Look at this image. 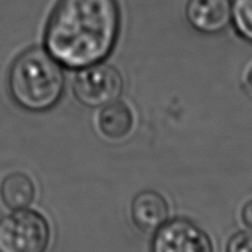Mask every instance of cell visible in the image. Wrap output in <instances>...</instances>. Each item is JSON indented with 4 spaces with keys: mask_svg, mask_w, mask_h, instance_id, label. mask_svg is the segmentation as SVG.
Returning a JSON list of instances; mask_svg holds the SVG:
<instances>
[{
    "mask_svg": "<svg viewBox=\"0 0 252 252\" xmlns=\"http://www.w3.org/2000/svg\"><path fill=\"white\" fill-rule=\"evenodd\" d=\"M120 30L118 0H57L44 31V46L63 68L80 70L112 53Z\"/></svg>",
    "mask_w": 252,
    "mask_h": 252,
    "instance_id": "1",
    "label": "cell"
},
{
    "mask_svg": "<svg viewBox=\"0 0 252 252\" xmlns=\"http://www.w3.org/2000/svg\"><path fill=\"white\" fill-rule=\"evenodd\" d=\"M11 100L31 113L48 112L61 102L65 90L63 66L41 47L16 57L7 74Z\"/></svg>",
    "mask_w": 252,
    "mask_h": 252,
    "instance_id": "2",
    "label": "cell"
},
{
    "mask_svg": "<svg viewBox=\"0 0 252 252\" xmlns=\"http://www.w3.org/2000/svg\"><path fill=\"white\" fill-rule=\"evenodd\" d=\"M51 226L41 213L20 209L0 218V252H46Z\"/></svg>",
    "mask_w": 252,
    "mask_h": 252,
    "instance_id": "3",
    "label": "cell"
},
{
    "mask_svg": "<svg viewBox=\"0 0 252 252\" xmlns=\"http://www.w3.org/2000/svg\"><path fill=\"white\" fill-rule=\"evenodd\" d=\"M123 86L120 71L101 62L80 69L73 83V93L81 105L98 108L117 101L122 95Z\"/></svg>",
    "mask_w": 252,
    "mask_h": 252,
    "instance_id": "4",
    "label": "cell"
},
{
    "mask_svg": "<svg viewBox=\"0 0 252 252\" xmlns=\"http://www.w3.org/2000/svg\"><path fill=\"white\" fill-rule=\"evenodd\" d=\"M152 252H214L208 234L185 218L167 220L155 231Z\"/></svg>",
    "mask_w": 252,
    "mask_h": 252,
    "instance_id": "5",
    "label": "cell"
},
{
    "mask_svg": "<svg viewBox=\"0 0 252 252\" xmlns=\"http://www.w3.org/2000/svg\"><path fill=\"white\" fill-rule=\"evenodd\" d=\"M186 19L201 33H219L231 22V0H189Z\"/></svg>",
    "mask_w": 252,
    "mask_h": 252,
    "instance_id": "6",
    "label": "cell"
},
{
    "mask_svg": "<svg viewBox=\"0 0 252 252\" xmlns=\"http://www.w3.org/2000/svg\"><path fill=\"white\" fill-rule=\"evenodd\" d=\"M169 203L164 196L145 189L134 197L130 206L133 223L144 233H154L169 220Z\"/></svg>",
    "mask_w": 252,
    "mask_h": 252,
    "instance_id": "7",
    "label": "cell"
},
{
    "mask_svg": "<svg viewBox=\"0 0 252 252\" xmlns=\"http://www.w3.org/2000/svg\"><path fill=\"white\" fill-rule=\"evenodd\" d=\"M100 132L108 139H123L132 132L134 125L132 110L121 101L103 106L98 115Z\"/></svg>",
    "mask_w": 252,
    "mask_h": 252,
    "instance_id": "8",
    "label": "cell"
},
{
    "mask_svg": "<svg viewBox=\"0 0 252 252\" xmlns=\"http://www.w3.org/2000/svg\"><path fill=\"white\" fill-rule=\"evenodd\" d=\"M36 187L29 175L14 172L5 177L0 184V198L12 211L25 209L33 202Z\"/></svg>",
    "mask_w": 252,
    "mask_h": 252,
    "instance_id": "9",
    "label": "cell"
},
{
    "mask_svg": "<svg viewBox=\"0 0 252 252\" xmlns=\"http://www.w3.org/2000/svg\"><path fill=\"white\" fill-rule=\"evenodd\" d=\"M231 21L236 32L252 43V0H231Z\"/></svg>",
    "mask_w": 252,
    "mask_h": 252,
    "instance_id": "10",
    "label": "cell"
},
{
    "mask_svg": "<svg viewBox=\"0 0 252 252\" xmlns=\"http://www.w3.org/2000/svg\"><path fill=\"white\" fill-rule=\"evenodd\" d=\"M226 252H252V231H241L229 240Z\"/></svg>",
    "mask_w": 252,
    "mask_h": 252,
    "instance_id": "11",
    "label": "cell"
},
{
    "mask_svg": "<svg viewBox=\"0 0 252 252\" xmlns=\"http://www.w3.org/2000/svg\"><path fill=\"white\" fill-rule=\"evenodd\" d=\"M241 220L244 225L252 231V198L244 204L243 211H241Z\"/></svg>",
    "mask_w": 252,
    "mask_h": 252,
    "instance_id": "12",
    "label": "cell"
},
{
    "mask_svg": "<svg viewBox=\"0 0 252 252\" xmlns=\"http://www.w3.org/2000/svg\"><path fill=\"white\" fill-rule=\"evenodd\" d=\"M245 83H246V88H248V90L250 91V94L252 95V65L249 68V70L246 71Z\"/></svg>",
    "mask_w": 252,
    "mask_h": 252,
    "instance_id": "13",
    "label": "cell"
}]
</instances>
